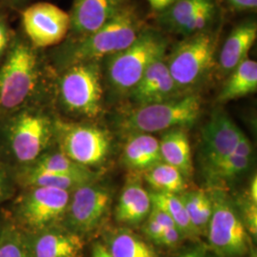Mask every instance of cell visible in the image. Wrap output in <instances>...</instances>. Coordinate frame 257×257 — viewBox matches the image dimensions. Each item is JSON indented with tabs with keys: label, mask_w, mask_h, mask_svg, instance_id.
Listing matches in <instances>:
<instances>
[{
	"label": "cell",
	"mask_w": 257,
	"mask_h": 257,
	"mask_svg": "<svg viewBox=\"0 0 257 257\" xmlns=\"http://www.w3.org/2000/svg\"><path fill=\"white\" fill-rule=\"evenodd\" d=\"M141 32L138 14L132 7L125 6L98 30L79 38L67 52V60L69 65L97 62L126 49Z\"/></svg>",
	"instance_id": "cell-1"
},
{
	"label": "cell",
	"mask_w": 257,
	"mask_h": 257,
	"mask_svg": "<svg viewBox=\"0 0 257 257\" xmlns=\"http://www.w3.org/2000/svg\"><path fill=\"white\" fill-rule=\"evenodd\" d=\"M201 112V98L188 94L167 101L139 106L121 121V128L132 134H153L191 126Z\"/></svg>",
	"instance_id": "cell-2"
},
{
	"label": "cell",
	"mask_w": 257,
	"mask_h": 257,
	"mask_svg": "<svg viewBox=\"0 0 257 257\" xmlns=\"http://www.w3.org/2000/svg\"><path fill=\"white\" fill-rule=\"evenodd\" d=\"M37 60L25 40L12 42L0 67V110H17L31 97L38 78Z\"/></svg>",
	"instance_id": "cell-3"
},
{
	"label": "cell",
	"mask_w": 257,
	"mask_h": 257,
	"mask_svg": "<svg viewBox=\"0 0 257 257\" xmlns=\"http://www.w3.org/2000/svg\"><path fill=\"white\" fill-rule=\"evenodd\" d=\"M167 42L153 31H142L126 49L108 57V77L119 92L132 91L148 67L165 55Z\"/></svg>",
	"instance_id": "cell-4"
},
{
	"label": "cell",
	"mask_w": 257,
	"mask_h": 257,
	"mask_svg": "<svg viewBox=\"0 0 257 257\" xmlns=\"http://www.w3.org/2000/svg\"><path fill=\"white\" fill-rule=\"evenodd\" d=\"M216 43L214 35L203 31L189 36L175 47L167 65L178 89L197 84L211 71Z\"/></svg>",
	"instance_id": "cell-5"
},
{
	"label": "cell",
	"mask_w": 257,
	"mask_h": 257,
	"mask_svg": "<svg viewBox=\"0 0 257 257\" xmlns=\"http://www.w3.org/2000/svg\"><path fill=\"white\" fill-rule=\"evenodd\" d=\"M60 98L67 110L87 117L102 110L100 67L96 61L70 65L59 81Z\"/></svg>",
	"instance_id": "cell-6"
},
{
	"label": "cell",
	"mask_w": 257,
	"mask_h": 257,
	"mask_svg": "<svg viewBox=\"0 0 257 257\" xmlns=\"http://www.w3.org/2000/svg\"><path fill=\"white\" fill-rule=\"evenodd\" d=\"M212 213L207 236L219 257H246L250 249L248 232L230 201L218 193L211 197Z\"/></svg>",
	"instance_id": "cell-7"
},
{
	"label": "cell",
	"mask_w": 257,
	"mask_h": 257,
	"mask_svg": "<svg viewBox=\"0 0 257 257\" xmlns=\"http://www.w3.org/2000/svg\"><path fill=\"white\" fill-rule=\"evenodd\" d=\"M71 198L70 192L50 187H30L15 207V216L31 232L54 227L64 217Z\"/></svg>",
	"instance_id": "cell-8"
},
{
	"label": "cell",
	"mask_w": 257,
	"mask_h": 257,
	"mask_svg": "<svg viewBox=\"0 0 257 257\" xmlns=\"http://www.w3.org/2000/svg\"><path fill=\"white\" fill-rule=\"evenodd\" d=\"M52 124L45 115L22 110L10 120L8 140L14 157L20 163L35 162L52 137Z\"/></svg>",
	"instance_id": "cell-9"
},
{
	"label": "cell",
	"mask_w": 257,
	"mask_h": 257,
	"mask_svg": "<svg viewBox=\"0 0 257 257\" xmlns=\"http://www.w3.org/2000/svg\"><path fill=\"white\" fill-rule=\"evenodd\" d=\"M56 130L61 153L79 165H98L109 154L110 138L101 128L58 123Z\"/></svg>",
	"instance_id": "cell-10"
},
{
	"label": "cell",
	"mask_w": 257,
	"mask_h": 257,
	"mask_svg": "<svg viewBox=\"0 0 257 257\" xmlns=\"http://www.w3.org/2000/svg\"><path fill=\"white\" fill-rule=\"evenodd\" d=\"M73 192L64 214L66 225L79 235L91 232L100 225L109 210L110 193L92 182Z\"/></svg>",
	"instance_id": "cell-11"
},
{
	"label": "cell",
	"mask_w": 257,
	"mask_h": 257,
	"mask_svg": "<svg viewBox=\"0 0 257 257\" xmlns=\"http://www.w3.org/2000/svg\"><path fill=\"white\" fill-rule=\"evenodd\" d=\"M24 31L34 46H54L61 42L71 28L70 15L51 3L40 2L22 14Z\"/></svg>",
	"instance_id": "cell-12"
},
{
	"label": "cell",
	"mask_w": 257,
	"mask_h": 257,
	"mask_svg": "<svg viewBox=\"0 0 257 257\" xmlns=\"http://www.w3.org/2000/svg\"><path fill=\"white\" fill-rule=\"evenodd\" d=\"M242 135L228 114L222 110L214 111L203 128V154L207 169L231 155Z\"/></svg>",
	"instance_id": "cell-13"
},
{
	"label": "cell",
	"mask_w": 257,
	"mask_h": 257,
	"mask_svg": "<svg viewBox=\"0 0 257 257\" xmlns=\"http://www.w3.org/2000/svg\"><path fill=\"white\" fill-rule=\"evenodd\" d=\"M31 257H81L84 242L79 234L54 227L23 234Z\"/></svg>",
	"instance_id": "cell-14"
},
{
	"label": "cell",
	"mask_w": 257,
	"mask_h": 257,
	"mask_svg": "<svg viewBox=\"0 0 257 257\" xmlns=\"http://www.w3.org/2000/svg\"><path fill=\"white\" fill-rule=\"evenodd\" d=\"M177 90L164 55L148 67L131 92L133 99L139 106H145L170 100L174 98Z\"/></svg>",
	"instance_id": "cell-15"
},
{
	"label": "cell",
	"mask_w": 257,
	"mask_h": 257,
	"mask_svg": "<svg viewBox=\"0 0 257 257\" xmlns=\"http://www.w3.org/2000/svg\"><path fill=\"white\" fill-rule=\"evenodd\" d=\"M126 0H74L71 28L80 38L91 35L125 7Z\"/></svg>",
	"instance_id": "cell-16"
},
{
	"label": "cell",
	"mask_w": 257,
	"mask_h": 257,
	"mask_svg": "<svg viewBox=\"0 0 257 257\" xmlns=\"http://www.w3.org/2000/svg\"><path fill=\"white\" fill-rule=\"evenodd\" d=\"M257 37L255 21H245L233 29L226 39L219 55V66L224 73H230L245 58Z\"/></svg>",
	"instance_id": "cell-17"
},
{
	"label": "cell",
	"mask_w": 257,
	"mask_h": 257,
	"mask_svg": "<svg viewBox=\"0 0 257 257\" xmlns=\"http://www.w3.org/2000/svg\"><path fill=\"white\" fill-rule=\"evenodd\" d=\"M152 209L150 193L138 180L130 181L123 189L115 209L120 223L136 226L147 219Z\"/></svg>",
	"instance_id": "cell-18"
},
{
	"label": "cell",
	"mask_w": 257,
	"mask_h": 257,
	"mask_svg": "<svg viewBox=\"0 0 257 257\" xmlns=\"http://www.w3.org/2000/svg\"><path fill=\"white\" fill-rule=\"evenodd\" d=\"M123 156L128 168L137 171H147L162 162L159 149V140L150 134L128 135Z\"/></svg>",
	"instance_id": "cell-19"
},
{
	"label": "cell",
	"mask_w": 257,
	"mask_h": 257,
	"mask_svg": "<svg viewBox=\"0 0 257 257\" xmlns=\"http://www.w3.org/2000/svg\"><path fill=\"white\" fill-rule=\"evenodd\" d=\"M160 156L163 162L178 170L184 177L193 173L191 145L187 134L181 128L167 132L159 141Z\"/></svg>",
	"instance_id": "cell-20"
},
{
	"label": "cell",
	"mask_w": 257,
	"mask_h": 257,
	"mask_svg": "<svg viewBox=\"0 0 257 257\" xmlns=\"http://www.w3.org/2000/svg\"><path fill=\"white\" fill-rule=\"evenodd\" d=\"M256 61L245 58L240 64L230 72V77L221 90L218 100L227 102L246 96L256 92Z\"/></svg>",
	"instance_id": "cell-21"
},
{
	"label": "cell",
	"mask_w": 257,
	"mask_h": 257,
	"mask_svg": "<svg viewBox=\"0 0 257 257\" xmlns=\"http://www.w3.org/2000/svg\"><path fill=\"white\" fill-rule=\"evenodd\" d=\"M179 196L185 205L195 236L206 234L212 213L211 196L200 190L183 192Z\"/></svg>",
	"instance_id": "cell-22"
},
{
	"label": "cell",
	"mask_w": 257,
	"mask_h": 257,
	"mask_svg": "<svg viewBox=\"0 0 257 257\" xmlns=\"http://www.w3.org/2000/svg\"><path fill=\"white\" fill-rule=\"evenodd\" d=\"M150 197L153 206H156L160 210L165 211L172 218L183 237L195 236L188 212L179 194L155 192L150 193Z\"/></svg>",
	"instance_id": "cell-23"
},
{
	"label": "cell",
	"mask_w": 257,
	"mask_h": 257,
	"mask_svg": "<svg viewBox=\"0 0 257 257\" xmlns=\"http://www.w3.org/2000/svg\"><path fill=\"white\" fill-rule=\"evenodd\" d=\"M143 173L145 180L156 192L180 194L186 189L182 174L163 161Z\"/></svg>",
	"instance_id": "cell-24"
},
{
	"label": "cell",
	"mask_w": 257,
	"mask_h": 257,
	"mask_svg": "<svg viewBox=\"0 0 257 257\" xmlns=\"http://www.w3.org/2000/svg\"><path fill=\"white\" fill-rule=\"evenodd\" d=\"M24 183L30 187H50L73 192L78 187L92 182L93 177L41 172L29 169L24 174Z\"/></svg>",
	"instance_id": "cell-25"
},
{
	"label": "cell",
	"mask_w": 257,
	"mask_h": 257,
	"mask_svg": "<svg viewBox=\"0 0 257 257\" xmlns=\"http://www.w3.org/2000/svg\"><path fill=\"white\" fill-rule=\"evenodd\" d=\"M209 0H176L162 12L160 22L176 33L186 36L187 29L197 11Z\"/></svg>",
	"instance_id": "cell-26"
},
{
	"label": "cell",
	"mask_w": 257,
	"mask_h": 257,
	"mask_svg": "<svg viewBox=\"0 0 257 257\" xmlns=\"http://www.w3.org/2000/svg\"><path fill=\"white\" fill-rule=\"evenodd\" d=\"M107 248L112 257H157L154 248L128 230L114 233Z\"/></svg>",
	"instance_id": "cell-27"
},
{
	"label": "cell",
	"mask_w": 257,
	"mask_h": 257,
	"mask_svg": "<svg viewBox=\"0 0 257 257\" xmlns=\"http://www.w3.org/2000/svg\"><path fill=\"white\" fill-rule=\"evenodd\" d=\"M31 169L41 172L93 177V174L88 168L75 163L61 152L38 157Z\"/></svg>",
	"instance_id": "cell-28"
},
{
	"label": "cell",
	"mask_w": 257,
	"mask_h": 257,
	"mask_svg": "<svg viewBox=\"0 0 257 257\" xmlns=\"http://www.w3.org/2000/svg\"><path fill=\"white\" fill-rule=\"evenodd\" d=\"M252 161V158H247L231 154L225 157L215 165L208 169L210 175L214 179H231L245 173Z\"/></svg>",
	"instance_id": "cell-29"
},
{
	"label": "cell",
	"mask_w": 257,
	"mask_h": 257,
	"mask_svg": "<svg viewBox=\"0 0 257 257\" xmlns=\"http://www.w3.org/2000/svg\"><path fill=\"white\" fill-rule=\"evenodd\" d=\"M0 257H31L23 233L14 226H8L0 232Z\"/></svg>",
	"instance_id": "cell-30"
},
{
	"label": "cell",
	"mask_w": 257,
	"mask_h": 257,
	"mask_svg": "<svg viewBox=\"0 0 257 257\" xmlns=\"http://www.w3.org/2000/svg\"><path fill=\"white\" fill-rule=\"evenodd\" d=\"M248 233L256 236L257 232V204L248 201L244 208V221Z\"/></svg>",
	"instance_id": "cell-31"
},
{
	"label": "cell",
	"mask_w": 257,
	"mask_h": 257,
	"mask_svg": "<svg viewBox=\"0 0 257 257\" xmlns=\"http://www.w3.org/2000/svg\"><path fill=\"white\" fill-rule=\"evenodd\" d=\"M182 238H183V235L176 227L167 228L163 230L157 244L163 245L166 247H175Z\"/></svg>",
	"instance_id": "cell-32"
},
{
	"label": "cell",
	"mask_w": 257,
	"mask_h": 257,
	"mask_svg": "<svg viewBox=\"0 0 257 257\" xmlns=\"http://www.w3.org/2000/svg\"><path fill=\"white\" fill-rule=\"evenodd\" d=\"M143 230L149 238L155 241L156 243H158L159 238L165 229L162 226H160L155 219L148 215L147 220L144 224Z\"/></svg>",
	"instance_id": "cell-33"
},
{
	"label": "cell",
	"mask_w": 257,
	"mask_h": 257,
	"mask_svg": "<svg viewBox=\"0 0 257 257\" xmlns=\"http://www.w3.org/2000/svg\"><path fill=\"white\" fill-rule=\"evenodd\" d=\"M232 154L242 157L252 158V144L244 134L239 138Z\"/></svg>",
	"instance_id": "cell-34"
},
{
	"label": "cell",
	"mask_w": 257,
	"mask_h": 257,
	"mask_svg": "<svg viewBox=\"0 0 257 257\" xmlns=\"http://www.w3.org/2000/svg\"><path fill=\"white\" fill-rule=\"evenodd\" d=\"M10 42L9 29L6 22L0 19V59L5 55L8 51Z\"/></svg>",
	"instance_id": "cell-35"
},
{
	"label": "cell",
	"mask_w": 257,
	"mask_h": 257,
	"mask_svg": "<svg viewBox=\"0 0 257 257\" xmlns=\"http://www.w3.org/2000/svg\"><path fill=\"white\" fill-rule=\"evenodd\" d=\"M11 192L9 175L5 169L0 165V202L5 199Z\"/></svg>",
	"instance_id": "cell-36"
},
{
	"label": "cell",
	"mask_w": 257,
	"mask_h": 257,
	"mask_svg": "<svg viewBox=\"0 0 257 257\" xmlns=\"http://www.w3.org/2000/svg\"><path fill=\"white\" fill-rule=\"evenodd\" d=\"M227 2L237 11L255 10L257 7V0H227Z\"/></svg>",
	"instance_id": "cell-37"
},
{
	"label": "cell",
	"mask_w": 257,
	"mask_h": 257,
	"mask_svg": "<svg viewBox=\"0 0 257 257\" xmlns=\"http://www.w3.org/2000/svg\"><path fill=\"white\" fill-rule=\"evenodd\" d=\"M150 6L158 12H163L173 5L176 0H146Z\"/></svg>",
	"instance_id": "cell-38"
},
{
	"label": "cell",
	"mask_w": 257,
	"mask_h": 257,
	"mask_svg": "<svg viewBox=\"0 0 257 257\" xmlns=\"http://www.w3.org/2000/svg\"><path fill=\"white\" fill-rule=\"evenodd\" d=\"M91 257H112L108 248L101 243H96L92 248Z\"/></svg>",
	"instance_id": "cell-39"
},
{
	"label": "cell",
	"mask_w": 257,
	"mask_h": 257,
	"mask_svg": "<svg viewBox=\"0 0 257 257\" xmlns=\"http://www.w3.org/2000/svg\"><path fill=\"white\" fill-rule=\"evenodd\" d=\"M248 197L249 201L257 204V177L254 175V177L251 179L250 184H249V189H248Z\"/></svg>",
	"instance_id": "cell-40"
},
{
	"label": "cell",
	"mask_w": 257,
	"mask_h": 257,
	"mask_svg": "<svg viewBox=\"0 0 257 257\" xmlns=\"http://www.w3.org/2000/svg\"><path fill=\"white\" fill-rule=\"evenodd\" d=\"M178 257H207L204 252H202L201 250H198V249H192V250H189V251H186L182 253L181 255H179Z\"/></svg>",
	"instance_id": "cell-41"
}]
</instances>
